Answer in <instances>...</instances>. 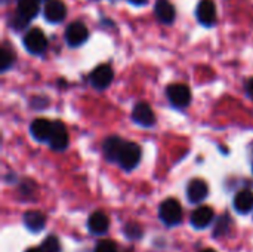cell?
I'll list each match as a JSON object with an SVG mask.
<instances>
[{
	"instance_id": "484cf974",
	"label": "cell",
	"mask_w": 253,
	"mask_h": 252,
	"mask_svg": "<svg viewBox=\"0 0 253 252\" xmlns=\"http://www.w3.org/2000/svg\"><path fill=\"white\" fill-rule=\"evenodd\" d=\"M246 91H248V94L253 98V77L248 80V83H246Z\"/></svg>"
},
{
	"instance_id": "44dd1931",
	"label": "cell",
	"mask_w": 253,
	"mask_h": 252,
	"mask_svg": "<svg viewBox=\"0 0 253 252\" xmlns=\"http://www.w3.org/2000/svg\"><path fill=\"white\" fill-rule=\"evenodd\" d=\"M12 62H13L12 52L6 46H3L1 50H0V70L1 71H6L12 65Z\"/></svg>"
},
{
	"instance_id": "277c9868",
	"label": "cell",
	"mask_w": 253,
	"mask_h": 252,
	"mask_svg": "<svg viewBox=\"0 0 253 252\" xmlns=\"http://www.w3.org/2000/svg\"><path fill=\"white\" fill-rule=\"evenodd\" d=\"M168 98L172 102V105L178 108H184L191 101V92L187 85L182 83H173L168 88Z\"/></svg>"
},
{
	"instance_id": "4316f807",
	"label": "cell",
	"mask_w": 253,
	"mask_h": 252,
	"mask_svg": "<svg viewBox=\"0 0 253 252\" xmlns=\"http://www.w3.org/2000/svg\"><path fill=\"white\" fill-rule=\"evenodd\" d=\"M129 1H132L133 4H144V3H147V0H129Z\"/></svg>"
},
{
	"instance_id": "83f0119b",
	"label": "cell",
	"mask_w": 253,
	"mask_h": 252,
	"mask_svg": "<svg viewBox=\"0 0 253 252\" xmlns=\"http://www.w3.org/2000/svg\"><path fill=\"white\" fill-rule=\"evenodd\" d=\"M25 252H43L40 248H30V250H27Z\"/></svg>"
},
{
	"instance_id": "9c48e42d",
	"label": "cell",
	"mask_w": 253,
	"mask_h": 252,
	"mask_svg": "<svg viewBox=\"0 0 253 252\" xmlns=\"http://www.w3.org/2000/svg\"><path fill=\"white\" fill-rule=\"evenodd\" d=\"M49 146L53 150H64L68 146V134L67 129L64 126L62 122L55 120L53 122V128H52V134L49 138Z\"/></svg>"
},
{
	"instance_id": "d4e9b609",
	"label": "cell",
	"mask_w": 253,
	"mask_h": 252,
	"mask_svg": "<svg viewBox=\"0 0 253 252\" xmlns=\"http://www.w3.org/2000/svg\"><path fill=\"white\" fill-rule=\"evenodd\" d=\"M28 22H30V21H27L25 18H22L19 13H15V15H13V19L10 21V25H12L15 30H21V28H24Z\"/></svg>"
},
{
	"instance_id": "d6986e66",
	"label": "cell",
	"mask_w": 253,
	"mask_h": 252,
	"mask_svg": "<svg viewBox=\"0 0 253 252\" xmlns=\"http://www.w3.org/2000/svg\"><path fill=\"white\" fill-rule=\"evenodd\" d=\"M39 12V1L37 0H18L16 13H19L27 21L33 19Z\"/></svg>"
},
{
	"instance_id": "603a6c76",
	"label": "cell",
	"mask_w": 253,
	"mask_h": 252,
	"mask_svg": "<svg viewBox=\"0 0 253 252\" xmlns=\"http://www.w3.org/2000/svg\"><path fill=\"white\" fill-rule=\"evenodd\" d=\"M95 252H117V247L111 241H102L96 245Z\"/></svg>"
},
{
	"instance_id": "9a60e30c",
	"label": "cell",
	"mask_w": 253,
	"mask_h": 252,
	"mask_svg": "<svg viewBox=\"0 0 253 252\" xmlns=\"http://www.w3.org/2000/svg\"><path fill=\"white\" fill-rule=\"evenodd\" d=\"M234 208L240 214H248L253 209V193L251 190H242L234 198Z\"/></svg>"
},
{
	"instance_id": "7a4b0ae2",
	"label": "cell",
	"mask_w": 253,
	"mask_h": 252,
	"mask_svg": "<svg viewBox=\"0 0 253 252\" xmlns=\"http://www.w3.org/2000/svg\"><path fill=\"white\" fill-rule=\"evenodd\" d=\"M141 160V149L135 143H123V147L119 154V163L123 169H133Z\"/></svg>"
},
{
	"instance_id": "f1b7e54d",
	"label": "cell",
	"mask_w": 253,
	"mask_h": 252,
	"mask_svg": "<svg viewBox=\"0 0 253 252\" xmlns=\"http://www.w3.org/2000/svg\"><path fill=\"white\" fill-rule=\"evenodd\" d=\"M202 252H216V251H213V250H205V251H202Z\"/></svg>"
},
{
	"instance_id": "52a82bcc",
	"label": "cell",
	"mask_w": 253,
	"mask_h": 252,
	"mask_svg": "<svg viewBox=\"0 0 253 252\" xmlns=\"http://www.w3.org/2000/svg\"><path fill=\"white\" fill-rule=\"evenodd\" d=\"M196 13L199 22L206 27H212L216 21V7L212 0H200Z\"/></svg>"
},
{
	"instance_id": "4dcf8cb0",
	"label": "cell",
	"mask_w": 253,
	"mask_h": 252,
	"mask_svg": "<svg viewBox=\"0 0 253 252\" xmlns=\"http://www.w3.org/2000/svg\"><path fill=\"white\" fill-rule=\"evenodd\" d=\"M127 252H132V251H127Z\"/></svg>"
},
{
	"instance_id": "7c38bea8",
	"label": "cell",
	"mask_w": 253,
	"mask_h": 252,
	"mask_svg": "<svg viewBox=\"0 0 253 252\" xmlns=\"http://www.w3.org/2000/svg\"><path fill=\"white\" fill-rule=\"evenodd\" d=\"M52 128H53V122H50L47 119H36V120H33V123L30 126V131H31V135L37 141H49Z\"/></svg>"
},
{
	"instance_id": "ffe728a7",
	"label": "cell",
	"mask_w": 253,
	"mask_h": 252,
	"mask_svg": "<svg viewBox=\"0 0 253 252\" xmlns=\"http://www.w3.org/2000/svg\"><path fill=\"white\" fill-rule=\"evenodd\" d=\"M40 250L43 252H61V244L56 236H47L43 241Z\"/></svg>"
},
{
	"instance_id": "5bb4252c",
	"label": "cell",
	"mask_w": 253,
	"mask_h": 252,
	"mask_svg": "<svg viewBox=\"0 0 253 252\" xmlns=\"http://www.w3.org/2000/svg\"><path fill=\"white\" fill-rule=\"evenodd\" d=\"M213 221V211L209 206L197 208L191 215V224L194 229H206Z\"/></svg>"
},
{
	"instance_id": "6da1fadb",
	"label": "cell",
	"mask_w": 253,
	"mask_h": 252,
	"mask_svg": "<svg viewBox=\"0 0 253 252\" xmlns=\"http://www.w3.org/2000/svg\"><path fill=\"white\" fill-rule=\"evenodd\" d=\"M159 215H160V220L166 226H169V227L179 224L182 221V208H181V203L176 199H166L160 205Z\"/></svg>"
},
{
	"instance_id": "7402d4cb",
	"label": "cell",
	"mask_w": 253,
	"mask_h": 252,
	"mask_svg": "<svg viewBox=\"0 0 253 252\" xmlns=\"http://www.w3.org/2000/svg\"><path fill=\"white\" fill-rule=\"evenodd\" d=\"M228 224H230V218L225 215V217H222L219 221H218V224H216V229H215V236L216 238H219V236H222V235H225L227 232H228Z\"/></svg>"
},
{
	"instance_id": "4fadbf2b",
	"label": "cell",
	"mask_w": 253,
	"mask_h": 252,
	"mask_svg": "<svg viewBox=\"0 0 253 252\" xmlns=\"http://www.w3.org/2000/svg\"><path fill=\"white\" fill-rule=\"evenodd\" d=\"M87 227H89L90 233H93V235H105L110 227V220L104 212L96 211L89 217Z\"/></svg>"
},
{
	"instance_id": "f546056e",
	"label": "cell",
	"mask_w": 253,
	"mask_h": 252,
	"mask_svg": "<svg viewBox=\"0 0 253 252\" xmlns=\"http://www.w3.org/2000/svg\"><path fill=\"white\" fill-rule=\"evenodd\" d=\"M37 1H46V3H47L49 0H37Z\"/></svg>"
},
{
	"instance_id": "ac0fdd59",
	"label": "cell",
	"mask_w": 253,
	"mask_h": 252,
	"mask_svg": "<svg viewBox=\"0 0 253 252\" xmlns=\"http://www.w3.org/2000/svg\"><path fill=\"white\" fill-rule=\"evenodd\" d=\"M156 15L162 22L170 24L175 19V7L168 0H159L156 3Z\"/></svg>"
},
{
	"instance_id": "8fae6325",
	"label": "cell",
	"mask_w": 253,
	"mask_h": 252,
	"mask_svg": "<svg viewBox=\"0 0 253 252\" xmlns=\"http://www.w3.org/2000/svg\"><path fill=\"white\" fill-rule=\"evenodd\" d=\"M67 15V7L62 0H49L44 6V18L49 22H61Z\"/></svg>"
},
{
	"instance_id": "2e32d148",
	"label": "cell",
	"mask_w": 253,
	"mask_h": 252,
	"mask_svg": "<svg viewBox=\"0 0 253 252\" xmlns=\"http://www.w3.org/2000/svg\"><path fill=\"white\" fill-rule=\"evenodd\" d=\"M44 223H46V218L39 211H28V212L24 214V224L31 232H40V230H43Z\"/></svg>"
},
{
	"instance_id": "5b68a950",
	"label": "cell",
	"mask_w": 253,
	"mask_h": 252,
	"mask_svg": "<svg viewBox=\"0 0 253 252\" xmlns=\"http://www.w3.org/2000/svg\"><path fill=\"white\" fill-rule=\"evenodd\" d=\"M114 73L113 68L107 64H101L98 65L92 73H90V85L96 89H105L110 86V83L113 82Z\"/></svg>"
},
{
	"instance_id": "3957f363",
	"label": "cell",
	"mask_w": 253,
	"mask_h": 252,
	"mask_svg": "<svg viewBox=\"0 0 253 252\" xmlns=\"http://www.w3.org/2000/svg\"><path fill=\"white\" fill-rule=\"evenodd\" d=\"M24 46L27 48L28 52L39 55V53H43L46 50V48H47V39H46V36L43 34L42 30L33 28V30H30L25 34V37H24Z\"/></svg>"
},
{
	"instance_id": "cb8c5ba5",
	"label": "cell",
	"mask_w": 253,
	"mask_h": 252,
	"mask_svg": "<svg viewBox=\"0 0 253 252\" xmlns=\"http://www.w3.org/2000/svg\"><path fill=\"white\" fill-rule=\"evenodd\" d=\"M125 233H126V236H127L129 239H138V238H141V235H142L139 226H136V224H127L126 229H125Z\"/></svg>"
},
{
	"instance_id": "30bf717a",
	"label": "cell",
	"mask_w": 253,
	"mask_h": 252,
	"mask_svg": "<svg viewBox=\"0 0 253 252\" xmlns=\"http://www.w3.org/2000/svg\"><path fill=\"white\" fill-rule=\"evenodd\" d=\"M208 193H209V187L200 178L193 180L188 184V187H187V198H188V201L191 203H200V202H203L208 198Z\"/></svg>"
},
{
	"instance_id": "ba28073f",
	"label": "cell",
	"mask_w": 253,
	"mask_h": 252,
	"mask_svg": "<svg viewBox=\"0 0 253 252\" xmlns=\"http://www.w3.org/2000/svg\"><path fill=\"white\" fill-rule=\"evenodd\" d=\"M132 119L135 123L145 126V128H150L156 123V116L147 102H139L135 105V108L132 111Z\"/></svg>"
},
{
	"instance_id": "e0dca14e",
	"label": "cell",
	"mask_w": 253,
	"mask_h": 252,
	"mask_svg": "<svg viewBox=\"0 0 253 252\" xmlns=\"http://www.w3.org/2000/svg\"><path fill=\"white\" fill-rule=\"evenodd\" d=\"M122 147H123V141L119 137H110L104 143V156L111 162L119 160Z\"/></svg>"
},
{
	"instance_id": "8992f818",
	"label": "cell",
	"mask_w": 253,
	"mask_h": 252,
	"mask_svg": "<svg viewBox=\"0 0 253 252\" xmlns=\"http://www.w3.org/2000/svg\"><path fill=\"white\" fill-rule=\"evenodd\" d=\"M87 37L89 31L82 22H73L65 30V40L70 46H80L87 40Z\"/></svg>"
}]
</instances>
